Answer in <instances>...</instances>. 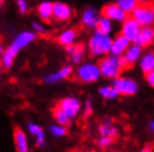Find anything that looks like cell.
Instances as JSON below:
<instances>
[{
    "instance_id": "ffe728a7",
    "label": "cell",
    "mask_w": 154,
    "mask_h": 152,
    "mask_svg": "<svg viewBox=\"0 0 154 152\" xmlns=\"http://www.w3.org/2000/svg\"><path fill=\"white\" fill-rule=\"evenodd\" d=\"M77 34H78V32H77L76 29H67V30L63 31L62 34L58 36L57 40L62 46H69V45L75 43Z\"/></svg>"
},
{
    "instance_id": "7c38bea8",
    "label": "cell",
    "mask_w": 154,
    "mask_h": 152,
    "mask_svg": "<svg viewBox=\"0 0 154 152\" xmlns=\"http://www.w3.org/2000/svg\"><path fill=\"white\" fill-rule=\"evenodd\" d=\"M36 39V34L35 31H23L20 32L17 37L15 38L14 42L11 43V46H14L17 50H21L23 48H26L27 46H29L30 43L35 41Z\"/></svg>"
},
{
    "instance_id": "d4e9b609",
    "label": "cell",
    "mask_w": 154,
    "mask_h": 152,
    "mask_svg": "<svg viewBox=\"0 0 154 152\" xmlns=\"http://www.w3.org/2000/svg\"><path fill=\"white\" fill-rule=\"evenodd\" d=\"M54 118H55V120L57 121V123L64 124V126L68 124L70 121V119L68 118V115H67L58 106L54 109Z\"/></svg>"
},
{
    "instance_id": "7a4b0ae2",
    "label": "cell",
    "mask_w": 154,
    "mask_h": 152,
    "mask_svg": "<svg viewBox=\"0 0 154 152\" xmlns=\"http://www.w3.org/2000/svg\"><path fill=\"white\" fill-rule=\"evenodd\" d=\"M97 65L100 67V75L107 79H115L121 76L123 71V68L119 62V56H115L112 53L108 56L106 54L104 58H102Z\"/></svg>"
},
{
    "instance_id": "2e32d148",
    "label": "cell",
    "mask_w": 154,
    "mask_h": 152,
    "mask_svg": "<svg viewBox=\"0 0 154 152\" xmlns=\"http://www.w3.org/2000/svg\"><path fill=\"white\" fill-rule=\"evenodd\" d=\"M122 56L125 58L127 65L131 68V67H133V66L140 60V58L142 56V48L140 46H137V45H135V43L133 46L130 45V47L127 48L126 51H125Z\"/></svg>"
},
{
    "instance_id": "603a6c76",
    "label": "cell",
    "mask_w": 154,
    "mask_h": 152,
    "mask_svg": "<svg viewBox=\"0 0 154 152\" xmlns=\"http://www.w3.org/2000/svg\"><path fill=\"white\" fill-rule=\"evenodd\" d=\"M116 4L123 11L128 15L139 6L140 0H116Z\"/></svg>"
},
{
    "instance_id": "f35d334b",
    "label": "cell",
    "mask_w": 154,
    "mask_h": 152,
    "mask_svg": "<svg viewBox=\"0 0 154 152\" xmlns=\"http://www.w3.org/2000/svg\"><path fill=\"white\" fill-rule=\"evenodd\" d=\"M152 10H153V13H154V4L152 6Z\"/></svg>"
},
{
    "instance_id": "74e56055",
    "label": "cell",
    "mask_w": 154,
    "mask_h": 152,
    "mask_svg": "<svg viewBox=\"0 0 154 152\" xmlns=\"http://www.w3.org/2000/svg\"><path fill=\"white\" fill-rule=\"evenodd\" d=\"M1 69H2V65H1V61H0V71H1Z\"/></svg>"
},
{
    "instance_id": "83f0119b",
    "label": "cell",
    "mask_w": 154,
    "mask_h": 152,
    "mask_svg": "<svg viewBox=\"0 0 154 152\" xmlns=\"http://www.w3.org/2000/svg\"><path fill=\"white\" fill-rule=\"evenodd\" d=\"M113 142V138L111 137H104V136H102V137L98 139V141H97V145L100 147V148H107V147H109V145H112Z\"/></svg>"
},
{
    "instance_id": "484cf974",
    "label": "cell",
    "mask_w": 154,
    "mask_h": 152,
    "mask_svg": "<svg viewBox=\"0 0 154 152\" xmlns=\"http://www.w3.org/2000/svg\"><path fill=\"white\" fill-rule=\"evenodd\" d=\"M98 131H100V136H104V137H111V138H113V139L119 134V130L116 129L115 127L106 126V124H102V126L98 128Z\"/></svg>"
},
{
    "instance_id": "e575fe53",
    "label": "cell",
    "mask_w": 154,
    "mask_h": 152,
    "mask_svg": "<svg viewBox=\"0 0 154 152\" xmlns=\"http://www.w3.org/2000/svg\"><path fill=\"white\" fill-rule=\"evenodd\" d=\"M103 124H106V126H112V120H109V119H106Z\"/></svg>"
},
{
    "instance_id": "cb8c5ba5",
    "label": "cell",
    "mask_w": 154,
    "mask_h": 152,
    "mask_svg": "<svg viewBox=\"0 0 154 152\" xmlns=\"http://www.w3.org/2000/svg\"><path fill=\"white\" fill-rule=\"evenodd\" d=\"M100 95L105 100H113L119 95V92L113 86H105L100 89Z\"/></svg>"
},
{
    "instance_id": "3957f363",
    "label": "cell",
    "mask_w": 154,
    "mask_h": 152,
    "mask_svg": "<svg viewBox=\"0 0 154 152\" xmlns=\"http://www.w3.org/2000/svg\"><path fill=\"white\" fill-rule=\"evenodd\" d=\"M100 70L98 65L96 63H92V62H87V63H83V65L77 69L76 78L82 82L85 83H92L95 82L100 78Z\"/></svg>"
},
{
    "instance_id": "4316f807",
    "label": "cell",
    "mask_w": 154,
    "mask_h": 152,
    "mask_svg": "<svg viewBox=\"0 0 154 152\" xmlns=\"http://www.w3.org/2000/svg\"><path fill=\"white\" fill-rule=\"evenodd\" d=\"M49 131L54 137H64V136H66V133H67L66 126L59 124V123L54 124V126H50Z\"/></svg>"
},
{
    "instance_id": "ac0fdd59",
    "label": "cell",
    "mask_w": 154,
    "mask_h": 152,
    "mask_svg": "<svg viewBox=\"0 0 154 152\" xmlns=\"http://www.w3.org/2000/svg\"><path fill=\"white\" fill-rule=\"evenodd\" d=\"M14 139H15V145H16V148H17V151L27 152L29 150L27 137H26L25 132L21 129L16 128L15 132H14Z\"/></svg>"
},
{
    "instance_id": "1f68e13d",
    "label": "cell",
    "mask_w": 154,
    "mask_h": 152,
    "mask_svg": "<svg viewBox=\"0 0 154 152\" xmlns=\"http://www.w3.org/2000/svg\"><path fill=\"white\" fill-rule=\"evenodd\" d=\"M93 113V104H92V100H87V102L85 103V108H84V115L85 117H89L91 114Z\"/></svg>"
},
{
    "instance_id": "52a82bcc",
    "label": "cell",
    "mask_w": 154,
    "mask_h": 152,
    "mask_svg": "<svg viewBox=\"0 0 154 152\" xmlns=\"http://www.w3.org/2000/svg\"><path fill=\"white\" fill-rule=\"evenodd\" d=\"M58 107L68 115V118L73 119V118H75L77 114H78V112L81 111L82 103H81V101L78 99H76V98L67 97V98H64V99H62L59 101Z\"/></svg>"
},
{
    "instance_id": "44dd1931",
    "label": "cell",
    "mask_w": 154,
    "mask_h": 152,
    "mask_svg": "<svg viewBox=\"0 0 154 152\" xmlns=\"http://www.w3.org/2000/svg\"><path fill=\"white\" fill-rule=\"evenodd\" d=\"M38 15L39 18L44 21H49L53 18V2L50 1H42L38 6Z\"/></svg>"
},
{
    "instance_id": "6da1fadb",
    "label": "cell",
    "mask_w": 154,
    "mask_h": 152,
    "mask_svg": "<svg viewBox=\"0 0 154 152\" xmlns=\"http://www.w3.org/2000/svg\"><path fill=\"white\" fill-rule=\"evenodd\" d=\"M111 45H112V38L109 37V34L96 31L94 32L88 41L89 54L92 57L106 56L111 52Z\"/></svg>"
},
{
    "instance_id": "f1b7e54d",
    "label": "cell",
    "mask_w": 154,
    "mask_h": 152,
    "mask_svg": "<svg viewBox=\"0 0 154 152\" xmlns=\"http://www.w3.org/2000/svg\"><path fill=\"white\" fill-rule=\"evenodd\" d=\"M17 2V7H18V10H19L20 13L25 15L26 12L28 11V4L26 0H16Z\"/></svg>"
},
{
    "instance_id": "4fadbf2b",
    "label": "cell",
    "mask_w": 154,
    "mask_h": 152,
    "mask_svg": "<svg viewBox=\"0 0 154 152\" xmlns=\"http://www.w3.org/2000/svg\"><path fill=\"white\" fill-rule=\"evenodd\" d=\"M73 73V68L70 66H66V67H63L62 69H59L56 72H53L50 75H47L44 78V82L48 84L51 83H56L58 81L64 79H67L68 77H70V75Z\"/></svg>"
},
{
    "instance_id": "d6a6232c",
    "label": "cell",
    "mask_w": 154,
    "mask_h": 152,
    "mask_svg": "<svg viewBox=\"0 0 154 152\" xmlns=\"http://www.w3.org/2000/svg\"><path fill=\"white\" fill-rule=\"evenodd\" d=\"M32 29H34L35 32H38V34H45V31H46V28L42 26V23L38 22L32 23Z\"/></svg>"
},
{
    "instance_id": "d590c367",
    "label": "cell",
    "mask_w": 154,
    "mask_h": 152,
    "mask_svg": "<svg viewBox=\"0 0 154 152\" xmlns=\"http://www.w3.org/2000/svg\"><path fill=\"white\" fill-rule=\"evenodd\" d=\"M150 130L151 131H154V120L150 123Z\"/></svg>"
},
{
    "instance_id": "9a60e30c",
    "label": "cell",
    "mask_w": 154,
    "mask_h": 152,
    "mask_svg": "<svg viewBox=\"0 0 154 152\" xmlns=\"http://www.w3.org/2000/svg\"><path fill=\"white\" fill-rule=\"evenodd\" d=\"M66 51L70 56V60L74 65H78L81 63L85 56V47L81 43L78 45H69V46H66Z\"/></svg>"
},
{
    "instance_id": "f546056e",
    "label": "cell",
    "mask_w": 154,
    "mask_h": 152,
    "mask_svg": "<svg viewBox=\"0 0 154 152\" xmlns=\"http://www.w3.org/2000/svg\"><path fill=\"white\" fill-rule=\"evenodd\" d=\"M28 130H29V132L32 134V136H37L38 133H40L42 131V127L38 126V124H36V123H29L28 124Z\"/></svg>"
},
{
    "instance_id": "ba28073f",
    "label": "cell",
    "mask_w": 154,
    "mask_h": 152,
    "mask_svg": "<svg viewBox=\"0 0 154 152\" xmlns=\"http://www.w3.org/2000/svg\"><path fill=\"white\" fill-rule=\"evenodd\" d=\"M102 15L109 18L112 21H117V22H123L124 20L127 18V13L125 11H123L117 6V4H106L102 9Z\"/></svg>"
},
{
    "instance_id": "d6986e66",
    "label": "cell",
    "mask_w": 154,
    "mask_h": 152,
    "mask_svg": "<svg viewBox=\"0 0 154 152\" xmlns=\"http://www.w3.org/2000/svg\"><path fill=\"white\" fill-rule=\"evenodd\" d=\"M140 68L143 73L146 75L154 70V52H146L142 54L140 58Z\"/></svg>"
},
{
    "instance_id": "4dcf8cb0",
    "label": "cell",
    "mask_w": 154,
    "mask_h": 152,
    "mask_svg": "<svg viewBox=\"0 0 154 152\" xmlns=\"http://www.w3.org/2000/svg\"><path fill=\"white\" fill-rule=\"evenodd\" d=\"M36 145H37V147H39V148H42V147H44V145H46L45 133H44V131H42V132L38 133V134L36 136Z\"/></svg>"
},
{
    "instance_id": "277c9868",
    "label": "cell",
    "mask_w": 154,
    "mask_h": 152,
    "mask_svg": "<svg viewBox=\"0 0 154 152\" xmlns=\"http://www.w3.org/2000/svg\"><path fill=\"white\" fill-rule=\"evenodd\" d=\"M131 17H133L141 27L152 26L154 23V13L152 10V6L149 4H139V6L131 12Z\"/></svg>"
},
{
    "instance_id": "e0dca14e",
    "label": "cell",
    "mask_w": 154,
    "mask_h": 152,
    "mask_svg": "<svg viewBox=\"0 0 154 152\" xmlns=\"http://www.w3.org/2000/svg\"><path fill=\"white\" fill-rule=\"evenodd\" d=\"M19 52V50H17L14 46H10L8 47V49L4 50V52L0 56L1 57V65L2 67L6 69H10L14 65V61H15V58L16 56L18 54Z\"/></svg>"
},
{
    "instance_id": "7402d4cb",
    "label": "cell",
    "mask_w": 154,
    "mask_h": 152,
    "mask_svg": "<svg viewBox=\"0 0 154 152\" xmlns=\"http://www.w3.org/2000/svg\"><path fill=\"white\" fill-rule=\"evenodd\" d=\"M95 29H96V31L102 32V34H111L113 31V21L109 19V18L102 15L100 18H98V21H97V23H96Z\"/></svg>"
},
{
    "instance_id": "ab89813d",
    "label": "cell",
    "mask_w": 154,
    "mask_h": 152,
    "mask_svg": "<svg viewBox=\"0 0 154 152\" xmlns=\"http://www.w3.org/2000/svg\"><path fill=\"white\" fill-rule=\"evenodd\" d=\"M2 1H4V0H0V4H1V2H2Z\"/></svg>"
},
{
    "instance_id": "5b68a950",
    "label": "cell",
    "mask_w": 154,
    "mask_h": 152,
    "mask_svg": "<svg viewBox=\"0 0 154 152\" xmlns=\"http://www.w3.org/2000/svg\"><path fill=\"white\" fill-rule=\"evenodd\" d=\"M112 86L117 90L119 95H133L139 90L137 83L133 79H130V78L117 77L115 79H113Z\"/></svg>"
},
{
    "instance_id": "9c48e42d",
    "label": "cell",
    "mask_w": 154,
    "mask_h": 152,
    "mask_svg": "<svg viewBox=\"0 0 154 152\" xmlns=\"http://www.w3.org/2000/svg\"><path fill=\"white\" fill-rule=\"evenodd\" d=\"M154 42V28L151 26L142 27L139 32V36L134 40V43L141 48H146Z\"/></svg>"
},
{
    "instance_id": "8fae6325",
    "label": "cell",
    "mask_w": 154,
    "mask_h": 152,
    "mask_svg": "<svg viewBox=\"0 0 154 152\" xmlns=\"http://www.w3.org/2000/svg\"><path fill=\"white\" fill-rule=\"evenodd\" d=\"M130 45H131V40H128L123 34H119L114 39H112L111 53L115 54V56H122L130 47Z\"/></svg>"
},
{
    "instance_id": "8d00e7d4",
    "label": "cell",
    "mask_w": 154,
    "mask_h": 152,
    "mask_svg": "<svg viewBox=\"0 0 154 152\" xmlns=\"http://www.w3.org/2000/svg\"><path fill=\"white\" fill-rule=\"evenodd\" d=\"M2 52H4V48H2V45L0 43V56L2 54Z\"/></svg>"
},
{
    "instance_id": "836d02e7",
    "label": "cell",
    "mask_w": 154,
    "mask_h": 152,
    "mask_svg": "<svg viewBox=\"0 0 154 152\" xmlns=\"http://www.w3.org/2000/svg\"><path fill=\"white\" fill-rule=\"evenodd\" d=\"M146 81L151 87L154 88V70H152V71L146 73Z\"/></svg>"
},
{
    "instance_id": "30bf717a",
    "label": "cell",
    "mask_w": 154,
    "mask_h": 152,
    "mask_svg": "<svg viewBox=\"0 0 154 152\" xmlns=\"http://www.w3.org/2000/svg\"><path fill=\"white\" fill-rule=\"evenodd\" d=\"M73 16V10L68 4L64 2H54L53 4V18L58 21H67Z\"/></svg>"
},
{
    "instance_id": "8992f818",
    "label": "cell",
    "mask_w": 154,
    "mask_h": 152,
    "mask_svg": "<svg viewBox=\"0 0 154 152\" xmlns=\"http://www.w3.org/2000/svg\"><path fill=\"white\" fill-rule=\"evenodd\" d=\"M141 25H140L133 17H127L126 19L122 22V28H121V34L126 37L131 42H134L136 37L139 36V32L141 30Z\"/></svg>"
},
{
    "instance_id": "5bb4252c",
    "label": "cell",
    "mask_w": 154,
    "mask_h": 152,
    "mask_svg": "<svg viewBox=\"0 0 154 152\" xmlns=\"http://www.w3.org/2000/svg\"><path fill=\"white\" fill-rule=\"evenodd\" d=\"M100 15L95 8L89 7L87 9H85V11L83 12L82 16V23L85 28L87 29H94L96 27V23L98 21Z\"/></svg>"
}]
</instances>
